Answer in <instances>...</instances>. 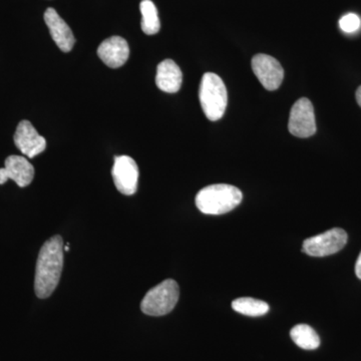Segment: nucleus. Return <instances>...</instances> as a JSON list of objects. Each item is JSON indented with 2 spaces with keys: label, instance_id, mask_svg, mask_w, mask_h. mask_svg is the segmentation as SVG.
I'll return each instance as SVG.
<instances>
[{
  "label": "nucleus",
  "instance_id": "nucleus-7",
  "mask_svg": "<svg viewBox=\"0 0 361 361\" xmlns=\"http://www.w3.org/2000/svg\"><path fill=\"white\" fill-rule=\"evenodd\" d=\"M111 176L120 193L130 196L137 192L139 168L134 159L129 156L115 157Z\"/></svg>",
  "mask_w": 361,
  "mask_h": 361
},
{
  "label": "nucleus",
  "instance_id": "nucleus-5",
  "mask_svg": "<svg viewBox=\"0 0 361 361\" xmlns=\"http://www.w3.org/2000/svg\"><path fill=\"white\" fill-rule=\"evenodd\" d=\"M348 243V233L334 228L303 242V252L313 257H325L341 250Z\"/></svg>",
  "mask_w": 361,
  "mask_h": 361
},
{
  "label": "nucleus",
  "instance_id": "nucleus-2",
  "mask_svg": "<svg viewBox=\"0 0 361 361\" xmlns=\"http://www.w3.org/2000/svg\"><path fill=\"white\" fill-rule=\"evenodd\" d=\"M243 199L238 188L228 184L211 185L196 196V206L206 215H222L234 210Z\"/></svg>",
  "mask_w": 361,
  "mask_h": 361
},
{
  "label": "nucleus",
  "instance_id": "nucleus-15",
  "mask_svg": "<svg viewBox=\"0 0 361 361\" xmlns=\"http://www.w3.org/2000/svg\"><path fill=\"white\" fill-rule=\"evenodd\" d=\"M232 308L236 312L252 316V317L265 315L269 311L268 303L258 300V299L251 298V297H241V298L235 299L232 302Z\"/></svg>",
  "mask_w": 361,
  "mask_h": 361
},
{
  "label": "nucleus",
  "instance_id": "nucleus-8",
  "mask_svg": "<svg viewBox=\"0 0 361 361\" xmlns=\"http://www.w3.org/2000/svg\"><path fill=\"white\" fill-rule=\"evenodd\" d=\"M252 70L266 90H277L283 82V68L276 59L268 54L254 56L252 59Z\"/></svg>",
  "mask_w": 361,
  "mask_h": 361
},
{
  "label": "nucleus",
  "instance_id": "nucleus-19",
  "mask_svg": "<svg viewBox=\"0 0 361 361\" xmlns=\"http://www.w3.org/2000/svg\"><path fill=\"white\" fill-rule=\"evenodd\" d=\"M356 102H357L358 106L361 108V85L358 87L357 90H356L355 94Z\"/></svg>",
  "mask_w": 361,
  "mask_h": 361
},
{
  "label": "nucleus",
  "instance_id": "nucleus-1",
  "mask_svg": "<svg viewBox=\"0 0 361 361\" xmlns=\"http://www.w3.org/2000/svg\"><path fill=\"white\" fill-rule=\"evenodd\" d=\"M63 240L54 236L40 249L35 270V290L39 298L44 299L56 290L63 268Z\"/></svg>",
  "mask_w": 361,
  "mask_h": 361
},
{
  "label": "nucleus",
  "instance_id": "nucleus-18",
  "mask_svg": "<svg viewBox=\"0 0 361 361\" xmlns=\"http://www.w3.org/2000/svg\"><path fill=\"white\" fill-rule=\"evenodd\" d=\"M355 273L356 276L361 279V253L360 254V256H358L357 261H356Z\"/></svg>",
  "mask_w": 361,
  "mask_h": 361
},
{
  "label": "nucleus",
  "instance_id": "nucleus-16",
  "mask_svg": "<svg viewBox=\"0 0 361 361\" xmlns=\"http://www.w3.org/2000/svg\"><path fill=\"white\" fill-rule=\"evenodd\" d=\"M142 13V30L148 35H156L161 28L158 11L151 0H142L140 4Z\"/></svg>",
  "mask_w": 361,
  "mask_h": 361
},
{
  "label": "nucleus",
  "instance_id": "nucleus-17",
  "mask_svg": "<svg viewBox=\"0 0 361 361\" xmlns=\"http://www.w3.org/2000/svg\"><path fill=\"white\" fill-rule=\"evenodd\" d=\"M361 25L360 18L355 13H348L342 16L339 20V26L344 32L353 33L357 32Z\"/></svg>",
  "mask_w": 361,
  "mask_h": 361
},
{
  "label": "nucleus",
  "instance_id": "nucleus-3",
  "mask_svg": "<svg viewBox=\"0 0 361 361\" xmlns=\"http://www.w3.org/2000/svg\"><path fill=\"white\" fill-rule=\"evenodd\" d=\"M199 99L207 118L212 122L220 120L228 103L227 90L222 78L216 73H205L202 78Z\"/></svg>",
  "mask_w": 361,
  "mask_h": 361
},
{
  "label": "nucleus",
  "instance_id": "nucleus-6",
  "mask_svg": "<svg viewBox=\"0 0 361 361\" xmlns=\"http://www.w3.org/2000/svg\"><path fill=\"white\" fill-rule=\"evenodd\" d=\"M288 130L294 137L301 139L315 135L314 108L310 99L302 97L293 104L289 116Z\"/></svg>",
  "mask_w": 361,
  "mask_h": 361
},
{
  "label": "nucleus",
  "instance_id": "nucleus-10",
  "mask_svg": "<svg viewBox=\"0 0 361 361\" xmlns=\"http://www.w3.org/2000/svg\"><path fill=\"white\" fill-rule=\"evenodd\" d=\"M35 177V169L27 159L21 156H9L0 169V185L13 180L18 187H27Z\"/></svg>",
  "mask_w": 361,
  "mask_h": 361
},
{
  "label": "nucleus",
  "instance_id": "nucleus-14",
  "mask_svg": "<svg viewBox=\"0 0 361 361\" xmlns=\"http://www.w3.org/2000/svg\"><path fill=\"white\" fill-rule=\"evenodd\" d=\"M292 341L296 345L306 350H313L319 348L320 338L314 329L307 324H298L291 329Z\"/></svg>",
  "mask_w": 361,
  "mask_h": 361
},
{
  "label": "nucleus",
  "instance_id": "nucleus-11",
  "mask_svg": "<svg viewBox=\"0 0 361 361\" xmlns=\"http://www.w3.org/2000/svg\"><path fill=\"white\" fill-rule=\"evenodd\" d=\"M97 56L109 68H121L127 63L130 47L127 40L121 37H111L104 40L97 49Z\"/></svg>",
  "mask_w": 361,
  "mask_h": 361
},
{
  "label": "nucleus",
  "instance_id": "nucleus-4",
  "mask_svg": "<svg viewBox=\"0 0 361 361\" xmlns=\"http://www.w3.org/2000/svg\"><path fill=\"white\" fill-rule=\"evenodd\" d=\"M179 285L173 279H167L149 289L142 300L141 310L145 314L163 316L174 310L179 300Z\"/></svg>",
  "mask_w": 361,
  "mask_h": 361
},
{
  "label": "nucleus",
  "instance_id": "nucleus-13",
  "mask_svg": "<svg viewBox=\"0 0 361 361\" xmlns=\"http://www.w3.org/2000/svg\"><path fill=\"white\" fill-rule=\"evenodd\" d=\"M183 82V73L172 59H166L157 68L156 85L163 92L175 94L179 92Z\"/></svg>",
  "mask_w": 361,
  "mask_h": 361
},
{
  "label": "nucleus",
  "instance_id": "nucleus-12",
  "mask_svg": "<svg viewBox=\"0 0 361 361\" xmlns=\"http://www.w3.org/2000/svg\"><path fill=\"white\" fill-rule=\"evenodd\" d=\"M45 25L49 27L52 39L61 51L70 52L75 45V39L70 26L59 16L56 9L47 8L44 13Z\"/></svg>",
  "mask_w": 361,
  "mask_h": 361
},
{
  "label": "nucleus",
  "instance_id": "nucleus-9",
  "mask_svg": "<svg viewBox=\"0 0 361 361\" xmlns=\"http://www.w3.org/2000/svg\"><path fill=\"white\" fill-rule=\"evenodd\" d=\"M14 144L23 155L32 159L47 148V141L35 129L32 123L21 121L14 134Z\"/></svg>",
  "mask_w": 361,
  "mask_h": 361
}]
</instances>
